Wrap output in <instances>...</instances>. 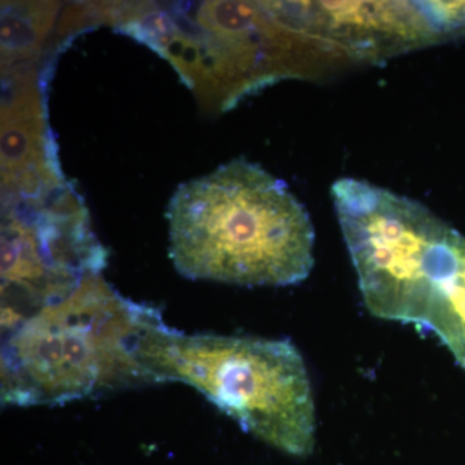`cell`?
<instances>
[{"label": "cell", "instance_id": "1", "mask_svg": "<svg viewBox=\"0 0 465 465\" xmlns=\"http://www.w3.org/2000/svg\"><path fill=\"white\" fill-rule=\"evenodd\" d=\"M331 195L370 313L430 330L465 370L464 235L363 180H336Z\"/></svg>", "mask_w": 465, "mask_h": 465}, {"label": "cell", "instance_id": "2", "mask_svg": "<svg viewBox=\"0 0 465 465\" xmlns=\"http://www.w3.org/2000/svg\"><path fill=\"white\" fill-rule=\"evenodd\" d=\"M161 312L124 298L100 273L2 330L5 406H52L154 384L146 351Z\"/></svg>", "mask_w": 465, "mask_h": 465}, {"label": "cell", "instance_id": "3", "mask_svg": "<svg viewBox=\"0 0 465 465\" xmlns=\"http://www.w3.org/2000/svg\"><path fill=\"white\" fill-rule=\"evenodd\" d=\"M170 258L183 277L291 286L314 265V226L283 180L240 158L179 186L167 211Z\"/></svg>", "mask_w": 465, "mask_h": 465}, {"label": "cell", "instance_id": "4", "mask_svg": "<svg viewBox=\"0 0 465 465\" xmlns=\"http://www.w3.org/2000/svg\"><path fill=\"white\" fill-rule=\"evenodd\" d=\"M146 358L154 384L183 382L272 448L299 458L313 452L316 406L307 366L292 342L188 335L162 322Z\"/></svg>", "mask_w": 465, "mask_h": 465}, {"label": "cell", "instance_id": "5", "mask_svg": "<svg viewBox=\"0 0 465 465\" xmlns=\"http://www.w3.org/2000/svg\"><path fill=\"white\" fill-rule=\"evenodd\" d=\"M290 32L357 60L454 41L445 2L269 3Z\"/></svg>", "mask_w": 465, "mask_h": 465}]
</instances>
